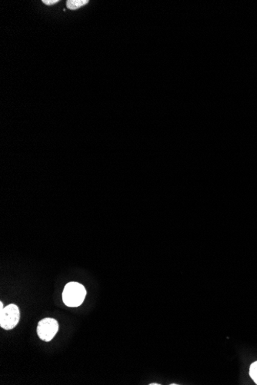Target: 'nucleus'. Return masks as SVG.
Wrapping results in <instances>:
<instances>
[{"label": "nucleus", "instance_id": "obj_3", "mask_svg": "<svg viewBox=\"0 0 257 385\" xmlns=\"http://www.w3.org/2000/svg\"><path fill=\"white\" fill-rule=\"evenodd\" d=\"M58 331L59 324L56 319L51 318H46L41 320L38 324L36 329L39 338L46 342H50L55 337Z\"/></svg>", "mask_w": 257, "mask_h": 385}, {"label": "nucleus", "instance_id": "obj_5", "mask_svg": "<svg viewBox=\"0 0 257 385\" xmlns=\"http://www.w3.org/2000/svg\"><path fill=\"white\" fill-rule=\"evenodd\" d=\"M249 375H250L251 378L257 384V361L254 362L250 365V368H249Z\"/></svg>", "mask_w": 257, "mask_h": 385}, {"label": "nucleus", "instance_id": "obj_1", "mask_svg": "<svg viewBox=\"0 0 257 385\" xmlns=\"http://www.w3.org/2000/svg\"><path fill=\"white\" fill-rule=\"evenodd\" d=\"M87 291L83 285L78 282H70L62 292V301L67 306L75 308L82 305L85 300Z\"/></svg>", "mask_w": 257, "mask_h": 385}, {"label": "nucleus", "instance_id": "obj_6", "mask_svg": "<svg viewBox=\"0 0 257 385\" xmlns=\"http://www.w3.org/2000/svg\"><path fill=\"white\" fill-rule=\"evenodd\" d=\"M42 3L46 5L52 6L59 3V0H42Z\"/></svg>", "mask_w": 257, "mask_h": 385}, {"label": "nucleus", "instance_id": "obj_7", "mask_svg": "<svg viewBox=\"0 0 257 385\" xmlns=\"http://www.w3.org/2000/svg\"><path fill=\"white\" fill-rule=\"evenodd\" d=\"M4 304H3V302H1V303H0V311L4 309Z\"/></svg>", "mask_w": 257, "mask_h": 385}, {"label": "nucleus", "instance_id": "obj_4", "mask_svg": "<svg viewBox=\"0 0 257 385\" xmlns=\"http://www.w3.org/2000/svg\"><path fill=\"white\" fill-rule=\"evenodd\" d=\"M89 0H68L67 7L69 10H76L88 4Z\"/></svg>", "mask_w": 257, "mask_h": 385}, {"label": "nucleus", "instance_id": "obj_2", "mask_svg": "<svg viewBox=\"0 0 257 385\" xmlns=\"http://www.w3.org/2000/svg\"><path fill=\"white\" fill-rule=\"evenodd\" d=\"M20 312L17 305H7L0 311V326L5 330H11L19 323Z\"/></svg>", "mask_w": 257, "mask_h": 385}, {"label": "nucleus", "instance_id": "obj_8", "mask_svg": "<svg viewBox=\"0 0 257 385\" xmlns=\"http://www.w3.org/2000/svg\"><path fill=\"white\" fill-rule=\"evenodd\" d=\"M151 385H160V383H151Z\"/></svg>", "mask_w": 257, "mask_h": 385}]
</instances>
